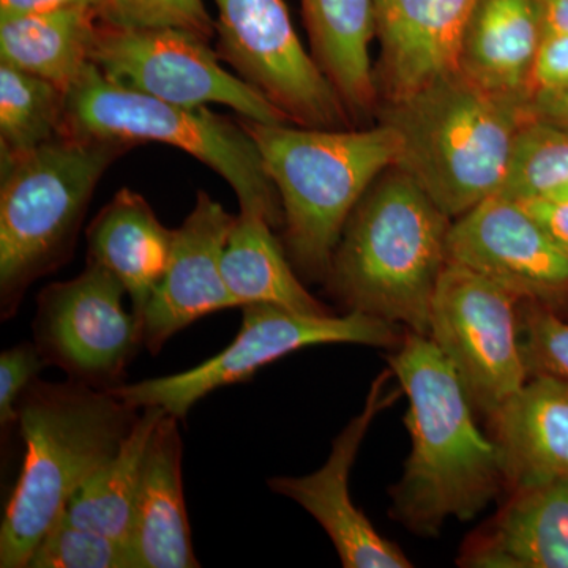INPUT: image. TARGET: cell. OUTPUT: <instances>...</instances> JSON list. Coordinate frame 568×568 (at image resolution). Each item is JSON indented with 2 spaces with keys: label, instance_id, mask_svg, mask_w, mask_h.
<instances>
[{
  "label": "cell",
  "instance_id": "1",
  "mask_svg": "<svg viewBox=\"0 0 568 568\" xmlns=\"http://www.w3.org/2000/svg\"><path fill=\"white\" fill-rule=\"evenodd\" d=\"M390 369L409 407L405 474L392 489V517L422 537H436L448 518L469 521L506 481L495 440L473 417V403L454 366L429 336L410 332Z\"/></svg>",
  "mask_w": 568,
  "mask_h": 568
},
{
  "label": "cell",
  "instance_id": "2",
  "mask_svg": "<svg viewBox=\"0 0 568 568\" xmlns=\"http://www.w3.org/2000/svg\"><path fill=\"white\" fill-rule=\"evenodd\" d=\"M452 223L409 175L390 168L347 220L327 275L332 291L351 312L428 336Z\"/></svg>",
  "mask_w": 568,
  "mask_h": 568
},
{
  "label": "cell",
  "instance_id": "3",
  "mask_svg": "<svg viewBox=\"0 0 568 568\" xmlns=\"http://www.w3.org/2000/svg\"><path fill=\"white\" fill-rule=\"evenodd\" d=\"M136 409L104 388L33 381L18 406L26 458L3 511L0 567L28 568L74 493L132 432Z\"/></svg>",
  "mask_w": 568,
  "mask_h": 568
},
{
  "label": "cell",
  "instance_id": "4",
  "mask_svg": "<svg viewBox=\"0 0 568 568\" xmlns=\"http://www.w3.org/2000/svg\"><path fill=\"white\" fill-rule=\"evenodd\" d=\"M528 100L499 95L457 73L384 103L381 121L402 141L395 168L452 220L504 189Z\"/></svg>",
  "mask_w": 568,
  "mask_h": 568
},
{
  "label": "cell",
  "instance_id": "5",
  "mask_svg": "<svg viewBox=\"0 0 568 568\" xmlns=\"http://www.w3.org/2000/svg\"><path fill=\"white\" fill-rule=\"evenodd\" d=\"M241 122L278 193L291 260L310 278L327 276L351 213L398 162V133L383 122L365 130Z\"/></svg>",
  "mask_w": 568,
  "mask_h": 568
},
{
  "label": "cell",
  "instance_id": "6",
  "mask_svg": "<svg viewBox=\"0 0 568 568\" xmlns=\"http://www.w3.org/2000/svg\"><path fill=\"white\" fill-rule=\"evenodd\" d=\"M134 145L62 134L2 163L0 182V313L17 315L26 291L69 261L93 192Z\"/></svg>",
  "mask_w": 568,
  "mask_h": 568
},
{
  "label": "cell",
  "instance_id": "7",
  "mask_svg": "<svg viewBox=\"0 0 568 568\" xmlns=\"http://www.w3.org/2000/svg\"><path fill=\"white\" fill-rule=\"evenodd\" d=\"M65 134L142 144L173 145L200 160L230 183L241 212L283 224V209L263 156L241 119L223 118L207 106L162 102L112 84L93 63L67 95Z\"/></svg>",
  "mask_w": 568,
  "mask_h": 568
},
{
  "label": "cell",
  "instance_id": "8",
  "mask_svg": "<svg viewBox=\"0 0 568 568\" xmlns=\"http://www.w3.org/2000/svg\"><path fill=\"white\" fill-rule=\"evenodd\" d=\"M402 342L396 324L366 313L317 316L282 306L248 304L242 306L241 331L215 357L178 375L119 384L106 390L138 409L159 406L182 420L204 396L244 383L265 365L295 351L338 343L392 347Z\"/></svg>",
  "mask_w": 568,
  "mask_h": 568
},
{
  "label": "cell",
  "instance_id": "9",
  "mask_svg": "<svg viewBox=\"0 0 568 568\" xmlns=\"http://www.w3.org/2000/svg\"><path fill=\"white\" fill-rule=\"evenodd\" d=\"M91 61L112 84L162 102L223 104L248 121L291 123L263 93L224 69L209 41L181 29L129 28L100 20Z\"/></svg>",
  "mask_w": 568,
  "mask_h": 568
},
{
  "label": "cell",
  "instance_id": "10",
  "mask_svg": "<svg viewBox=\"0 0 568 568\" xmlns=\"http://www.w3.org/2000/svg\"><path fill=\"white\" fill-rule=\"evenodd\" d=\"M514 293L448 261L429 316V338L454 366L470 403L489 418L528 383Z\"/></svg>",
  "mask_w": 568,
  "mask_h": 568
},
{
  "label": "cell",
  "instance_id": "11",
  "mask_svg": "<svg viewBox=\"0 0 568 568\" xmlns=\"http://www.w3.org/2000/svg\"><path fill=\"white\" fill-rule=\"evenodd\" d=\"M216 52L291 123L345 129V104L295 32L284 0H215Z\"/></svg>",
  "mask_w": 568,
  "mask_h": 568
},
{
  "label": "cell",
  "instance_id": "12",
  "mask_svg": "<svg viewBox=\"0 0 568 568\" xmlns=\"http://www.w3.org/2000/svg\"><path fill=\"white\" fill-rule=\"evenodd\" d=\"M125 294L121 280L93 261L69 282L44 287L32 331L47 365L85 386H119L142 345L141 321L123 308Z\"/></svg>",
  "mask_w": 568,
  "mask_h": 568
},
{
  "label": "cell",
  "instance_id": "13",
  "mask_svg": "<svg viewBox=\"0 0 568 568\" xmlns=\"http://www.w3.org/2000/svg\"><path fill=\"white\" fill-rule=\"evenodd\" d=\"M448 261L545 305L568 297V254L518 200L495 194L452 223Z\"/></svg>",
  "mask_w": 568,
  "mask_h": 568
},
{
  "label": "cell",
  "instance_id": "14",
  "mask_svg": "<svg viewBox=\"0 0 568 568\" xmlns=\"http://www.w3.org/2000/svg\"><path fill=\"white\" fill-rule=\"evenodd\" d=\"M394 372L381 373L373 381L364 409L336 436L331 457L316 473L304 477H274L268 487L304 507L331 537L343 567L409 568L410 560L402 549L386 540L349 496L351 469L364 443L369 425L379 410L395 402L399 390L384 394Z\"/></svg>",
  "mask_w": 568,
  "mask_h": 568
},
{
  "label": "cell",
  "instance_id": "15",
  "mask_svg": "<svg viewBox=\"0 0 568 568\" xmlns=\"http://www.w3.org/2000/svg\"><path fill=\"white\" fill-rule=\"evenodd\" d=\"M235 219L219 201L197 192L196 203L174 230L173 252L141 315L142 345L159 354L182 328L223 310L242 308L222 271Z\"/></svg>",
  "mask_w": 568,
  "mask_h": 568
},
{
  "label": "cell",
  "instance_id": "16",
  "mask_svg": "<svg viewBox=\"0 0 568 568\" xmlns=\"http://www.w3.org/2000/svg\"><path fill=\"white\" fill-rule=\"evenodd\" d=\"M478 0H375L377 97L405 99L458 71L463 33Z\"/></svg>",
  "mask_w": 568,
  "mask_h": 568
},
{
  "label": "cell",
  "instance_id": "17",
  "mask_svg": "<svg viewBox=\"0 0 568 568\" xmlns=\"http://www.w3.org/2000/svg\"><path fill=\"white\" fill-rule=\"evenodd\" d=\"M506 484L568 480V381L536 375L489 418Z\"/></svg>",
  "mask_w": 568,
  "mask_h": 568
},
{
  "label": "cell",
  "instance_id": "18",
  "mask_svg": "<svg viewBox=\"0 0 568 568\" xmlns=\"http://www.w3.org/2000/svg\"><path fill=\"white\" fill-rule=\"evenodd\" d=\"M458 564L568 568V480L514 489L503 510L466 541Z\"/></svg>",
  "mask_w": 568,
  "mask_h": 568
},
{
  "label": "cell",
  "instance_id": "19",
  "mask_svg": "<svg viewBox=\"0 0 568 568\" xmlns=\"http://www.w3.org/2000/svg\"><path fill=\"white\" fill-rule=\"evenodd\" d=\"M179 420L164 414L153 432L130 548L136 568L200 567L183 496V444Z\"/></svg>",
  "mask_w": 568,
  "mask_h": 568
},
{
  "label": "cell",
  "instance_id": "20",
  "mask_svg": "<svg viewBox=\"0 0 568 568\" xmlns=\"http://www.w3.org/2000/svg\"><path fill=\"white\" fill-rule=\"evenodd\" d=\"M544 36L538 0H478L463 33L458 71L485 91L528 100Z\"/></svg>",
  "mask_w": 568,
  "mask_h": 568
},
{
  "label": "cell",
  "instance_id": "21",
  "mask_svg": "<svg viewBox=\"0 0 568 568\" xmlns=\"http://www.w3.org/2000/svg\"><path fill=\"white\" fill-rule=\"evenodd\" d=\"M174 230H168L140 193L119 190L88 230L89 260L118 276L132 301L133 313L142 312L160 283L171 252Z\"/></svg>",
  "mask_w": 568,
  "mask_h": 568
},
{
  "label": "cell",
  "instance_id": "22",
  "mask_svg": "<svg viewBox=\"0 0 568 568\" xmlns=\"http://www.w3.org/2000/svg\"><path fill=\"white\" fill-rule=\"evenodd\" d=\"M313 58L345 104L362 118L377 103L369 43L376 37L375 0H302Z\"/></svg>",
  "mask_w": 568,
  "mask_h": 568
},
{
  "label": "cell",
  "instance_id": "23",
  "mask_svg": "<svg viewBox=\"0 0 568 568\" xmlns=\"http://www.w3.org/2000/svg\"><path fill=\"white\" fill-rule=\"evenodd\" d=\"M100 11L70 7L0 20V62L58 85L69 95L91 67Z\"/></svg>",
  "mask_w": 568,
  "mask_h": 568
},
{
  "label": "cell",
  "instance_id": "24",
  "mask_svg": "<svg viewBox=\"0 0 568 568\" xmlns=\"http://www.w3.org/2000/svg\"><path fill=\"white\" fill-rule=\"evenodd\" d=\"M272 227L264 216L239 212L223 252L227 290L242 306L268 304L306 315H332L294 274Z\"/></svg>",
  "mask_w": 568,
  "mask_h": 568
},
{
  "label": "cell",
  "instance_id": "25",
  "mask_svg": "<svg viewBox=\"0 0 568 568\" xmlns=\"http://www.w3.org/2000/svg\"><path fill=\"white\" fill-rule=\"evenodd\" d=\"M142 409L119 450L81 485L63 511V517L73 525L103 534L129 547L145 455L156 425L166 414L159 406Z\"/></svg>",
  "mask_w": 568,
  "mask_h": 568
},
{
  "label": "cell",
  "instance_id": "26",
  "mask_svg": "<svg viewBox=\"0 0 568 568\" xmlns=\"http://www.w3.org/2000/svg\"><path fill=\"white\" fill-rule=\"evenodd\" d=\"M67 93L0 62V162L10 163L65 134Z\"/></svg>",
  "mask_w": 568,
  "mask_h": 568
},
{
  "label": "cell",
  "instance_id": "27",
  "mask_svg": "<svg viewBox=\"0 0 568 568\" xmlns=\"http://www.w3.org/2000/svg\"><path fill=\"white\" fill-rule=\"evenodd\" d=\"M568 182V126L530 121L523 126L514 162L499 194L514 200L544 196Z\"/></svg>",
  "mask_w": 568,
  "mask_h": 568
},
{
  "label": "cell",
  "instance_id": "28",
  "mask_svg": "<svg viewBox=\"0 0 568 568\" xmlns=\"http://www.w3.org/2000/svg\"><path fill=\"white\" fill-rule=\"evenodd\" d=\"M28 568H136L132 548L122 541L80 528L65 517L41 538Z\"/></svg>",
  "mask_w": 568,
  "mask_h": 568
},
{
  "label": "cell",
  "instance_id": "29",
  "mask_svg": "<svg viewBox=\"0 0 568 568\" xmlns=\"http://www.w3.org/2000/svg\"><path fill=\"white\" fill-rule=\"evenodd\" d=\"M100 20L129 28H174L209 41L215 22L203 0H103Z\"/></svg>",
  "mask_w": 568,
  "mask_h": 568
},
{
  "label": "cell",
  "instance_id": "30",
  "mask_svg": "<svg viewBox=\"0 0 568 568\" xmlns=\"http://www.w3.org/2000/svg\"><path fill=\"white\" fill-rule=\"evenodd\" d=\"M519 308L521 346L526 365L534 375H551L568 381V323L551 306L525 301Z\"/></svg>",
  "mask_w": 568,
  "mask_h": 568
},
{
  "label": "cell",
  "instance_id": "31",
  "mask_svg": "<svg viewBox=\"0 0 568 568\" xmlns=\"http://www.w3.org/2000/svg\"><path fill=\"white\" fill-rule=\"evenodd\" d=\"M47 366L36 343H21L0 355V426L9 436L18 424L21 396L31 387L37 375Z\"/></svg>",
  "mask_w": 568,
  "mask_h": 568
},
{
  "label": "cell",
  "instance_id": "32",
  "mask_svg": "<svg viewBox=\"0 0 568 568\" xmlns=\"http://www.w3.org/2000/svg\"><path fill=\"white\" fill-rule=\"evenodd\" d=\"M568 89V33L545 32L532 70L530 93Z\"/></svg>",
  "mask_w": 568,
  "mask_h": 568
},
{
  "label": "cell",
  "instance_id": "33",
  "mask_svg": "<svg viewBox=\"0 0 568 568\" xmlns=\"http://www.w3.org/2000/svg\"><path fill=\"white\" fill-rule=\"evenodd\" d=\"M518 201L528 209L559 248L568 254V201L547 196Z\"/></svg>",
  "mask_w": 568,
  "mask_h": 568
},
{
  "label": "cell",
  "instance_id": "34",
  "mask_svg": "<svg viewBox=\"0 0 568 568\" xmlns=\"http://www.w3.org/2000/svg\"><path fill=\"white\" fill-rule=\"evenodd\" d=\"M526 111L530 121L568 126V89L530 93Z\"/></svg>",
  "mask_w": 568,
  "mask_h": 568
},
{
  "label": "cell",
  "instance_id": "35",
  "mask_svg": "<svg viewBox=\"0 0 568 568\" xmlns=\"http://www.w3.org/2000/svg\"><path fill=\"white\" fill-rule=\"evenodd\" d=\"M103 0H0V20L18 14L39 13L70 7H95L100 11Z\"/></svg>",
  "mask_w": 568,
  "mask_h": 568
},
{
  "label": "cell",
  "instance_id": "36",
  "mask_svg": "<svg viewBox=\"0 0 568 568\" xmlns=\"http://www.w3.org/2000/svg\"><path fill=\"white\" fill-rule=\"evenodd\" d=\"M545 32L568 33V0H538Z\"/></svg>",
  "mask_w": 568,
  "mask_h": 568
},
{
  "label": "cell",
  "instance_id": "37",
  "mask_svg": "<svg viewBox=\"0 0 568 568\" xmlns=\"http://www.w3.org/2000/svg\"><path fill=\"white\" fill-rule=\"evenodd\" d=\"M547 197H555V200L568 201V182L564 185H559L558 189L551 190V192L544 194Z\"/></svg>",
  "mask_w": 568,
  "mask_h": 568
}]
</instances>
